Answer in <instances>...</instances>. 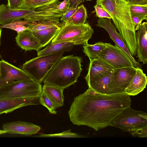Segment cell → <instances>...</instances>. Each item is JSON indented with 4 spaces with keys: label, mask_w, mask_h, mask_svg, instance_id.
<instances>
[{
    "label": "cell",
    "mask_w": 147,
    "mask_h": 147,
    "mask_svg": "<svg viewBox=\"0 0 147 147\" xmlns=\"http://www.w3.org/2000/svg\"><path fill=\"white\" fill-rule=\"evenodd\" d=\"M131 103L126 93L102 94L88 88L74 98L68 115L74 125L98 131L109 126Z\"/></svg>",
    "instance_id": "obj_1"
},
{
    "label": "cell",
    "mask_w": 147,
    "mask_h": 147,
    "mask_svg": "<svg viewBox=\"0 0 147 147\" xmlns=\"http://www.w3.org/2000/svg\"><path fill=\"white\" fill-rule=\"evenodd\" d=\"M98 5L110 15L131 55H137L136 30L126 0H97Z\"/></svg>",
    "instance_id": "obj_2"
},
{
    "label": "cell",
    "mask_w": 147,
    "mask_h": 147,
    "mask_svg": "<svg viewBox=\"0 0 147 147\" xmlns=\"http://www.w3.org/2000/svg\"><path fill=\"white\" fill-rule=\"evenodd\" d=\"M80 57L73 55L62 57L55 64L45 77L43 82L63 90L78 80L82 71Z\"/></svg>",
    "instance_id": "obj_3"
},
{
    "label": "cell",
    "mask_w": 147,
    "mask_h": 147,
    "mask_svg": "<svg viewBox=\"0 0 147 147\" xmlns=\"http://www.w3.org/2000/svg\"><path fill=\"white\" fill-rule=\"evenodd\" d=\"M94 33L93 29L87 22L81 24H65L62 26L51 42H68L74 45H83L88 43Z\"/></svg>",
    "instance_id": "obj_4"
},
{
    "label": "cell",
    "mask_w": 147,
    "mask_h": 147,
    "mask_svg": "<svg viewBox=\"0 0 147 147\" xmlns=\"http://www.w3.org/2000/svg\"><path fill=\"white\" fill-rule=\"evenodd\" d=\"M64 52L37 56L24 63L21 69L34 80L41 83Z\"/></svg>",
    "instance_id": "obj_5"
},
{
    "label": "cell",
    "mask_w": 147,
    "mask_h": 147,
    "mask_svg": "<svg viewBox=\"0 0 147 147\" xmlns=\"http://www.w3.org/2000/svg\"><path fill=\"white\" fill-rule=\"evenodd\" d=\"M42 92L40 83L33 80L19 81L0 88V98L38 97Z\"/></svg>",
    "instance_id": "obj_6"
},
{
    "label": "cell",
    "mask_w": 147,
    "mask_h": 147,
    "mask_svg": "<svg viewBox=\"0 0 147 147\" xmlns=\"http://www.w3.org/2000/svg\"><path fill=\"white\" fill-rule=\"evenodd\" d=\"M147 125V114L145 112L134 109L129 107L115 119L109 126L129 132Z\"/></svg>",
    "instance_id": "obj_7"
},
{
    "label": "cell",
    "mask_w": 147,
    "mask_h": 147,
    "mask_svg": "<svg viewBox=\"0 0 147 147\" xmlns=\"http://www.w3.org/2000/svg\"><path fill=\"white\" fill-rule=\"evenodd\" d=\"M106 47L100 57L105 60L115 69L135 67L128 56L118 46L105 43Z\"/></svg>",
    "instance_id": "obj_8"
},
{
    "label": "cell",
    "mask_w": 147,
    "mask_h": 147,
    "mask_svg": "<svg viewBox=\"0 0 147 147\" xmlns=\"http://www.w3.org/2000/svg\"><path fill=\"white\" fill-rule=\"evenodd\" d=\"M32 80L22 69L3 60L0 61V88L15 82Z\"/></svg>",
    "instance_id": "obj_9"
},
{
    "label": "cell",
    "mask_w": 147,
    "mask_h": 147,
    "mask_svg": "<svg viewBox=\"0 0 147 147\" xmlns=\"http://www.w3.org/2000/svg\"><path fill=\"white\" fill-rule=\"evenodd\" d=\"M96 26L105 29L109 37L115 44L120 48L130 58L136 67L141 68V65L137 61L131 54L121 36L117 31L115 26L111 22V19L105 18H99L97 20Z\"/></svg>",
    "instance_id": "obj_10"
},
{
    "label": "cell",
    "mask_w": 147,
    "mask_h": 147,
    "mask_svg": "<svg viewBox=\"0 0 147 147\" xmlns=\"http://www.w3.org/2000/svg\"><path fill=\"white\" fill-rule=\"evenodd\" d=\"M136 72L135 67H125L114 69L113 72L111 85L118 94L126 93L128 86Z\"/></svg>",
    "instance_id": "obj_11"
},
{
    "label": "cell",
    "mask_w": 147,
    "mask_h": 147,
    "mask_svg": "<svg viewBox=\"0 0 147 147\" xmlns=\"http://www.w3.org/2000/svg\"><path fill=\"white\" fill-rule=\"evenodd\" d=\"M40 104L39 97L16 98H0V115L22 107Z\"/></svg>",
    "instance_id": "obj_12"
},
{
    "label": "cell",
    "mask_w": 147,
    "mask_h": 147,
    "mask_svg": "<svg viewBox=\"0 0 147 147\" xmlns=\"http://www.w3.org/2000/svg\"><path fill=\"white\" fill-rule=\"evenodd\" d=\"M90 60L88 73L85 77L86 82L106 76L113 72L115 69L108 62L100 57Z\"/></svg>",
    "instance_id": "obj_13"
},
{
    "label": "cell",
    "mask_w": 147,
    "mask_h": 147,
    "mask_svg": "<svg viewBox=\"0 0 147 147\" xmlns=\"http://www.w3.org/2000/svg\"><path fill=\"white\" fill-rule=\"evenodd\" d=\"M2 127L7 133L26 136L35 134L41 129L39 126L22 121L7 123L3 125Z\"/></svg>",
    "instance_id": "obj_14"
},
{
    "label": "cell",
    "mask_w": 147,
    "mask_h": 147,
    "mask_svg": "<svg viewBox=\"0 0 147 147\" xmlns=\"http://www.w3.org/2000/svg\"><path fill=\"white\" fill-rule=\"evenodd\" d=\"M136 32L137 56L138 62L143 65L147 63V22H144L139 26Z\"/></svg>",
    "instance_id": "obj_15"
},
{
    "label": "cell",
    "mask_w": 147,
    "mask_h": 147,
    "mask_svg": "<svg viewBox=\"0 0 147 147\" xmlns=\"http://www.w3.org/2000/svg\"><path fill=\"white\" fill-rule=\"evenodd\" d=\"M16 40L18 45L26 51L33 50L38 52L42 47L39 40L29 30L18 33Z\"/></svg>",
    "instance_id": "obj_16"
},
{
    "label": "cell",
    "mask_w": 147,
    "mask_h": 147,
    "mask_svg": "<svg viewBox=\"0 0 147 147\" xmlns=\"http://www.w3.org/2000/svg\"><path fill=\"white\" fill-rule=\"evenodd\" d=\"M113 72L104 77L87 82L88 88L100 94H117L111 85Z\"/></svg>",
    "instance_id": "obj_17"
},
{
    "label": "cell",
    "mask_w": 147,
    "mask_h": 147,
    "mask_svg": "<svg viewBox=\"0 0 147 147\" xmlns=\"http://www.w3.org/2000/svg\"><path fill=\"white\" fill-rule=\"evenodd\" d=\"M136 68L135 74L125 89V93L129 96H135L144 90L147 84L146 74L141 68Z\"/></svg>",
    "instance_id": "obj_18"
},
{
    "label": "cell",
    "mask_w": 147,
    "mask_h": 147,
    "mask_svg": "<svg viewBox=\"0 0 147 147\" xmlns=\"http://www.w3.org/2000/svg\"><path fill=\"white\" fill-rule=\"evenodd\" d=\"M63 90L60 88L46 84H44L42 87V91L51 99L57 108L64 105Z\"/></svg>",
    "instance_id": "obj_19"
},
{
    "label": "cell",
    "mask_w": 147,
    "mask_h": 147,
    "mask_svg": "<svg viewBox=\"0 0 147 147\" xmlns=\"http://www.w3.org/2000/svg\"><path fill=\"white\" fill-rule=\"evenodd\" d=\"M63 25L62 23L59 25L32 32L39 40L42 47L47 45L56 36Z\"/></svg>",
    "instance_id": "obj_20"
},
{
    "label": "cell",
    "mask_w": 147,
    "mask_h": 147,
    "mask_svg": "<svg viewBox=\"0 0 147 147\" xmlns=\"http://www.w3.org/2000/svg\"><path fill=\"white\" fill-rule=\"evenodd\" d=\"M44 49L38 52V56L45 55L60 52H69L73 48L74 45L68 42L52 43L50 42Z\"/></svg>",
    "instance_id": "obj_21"
},
{
    "label": "cell",
    "mask_w": 147,
    "mask_h": 147,
    "mask_svg": "<svg viewBox=\"0 0 147 147\" xmlns=\"http://www.w3.org/2000/svg\"><path fill=\"white\" fill-rule=\"evenodd\" d=\"M105 47V43L101 41L92 45L88 43L83 45V51L89 59H94L100 57Z\"/></svg>",
    "instance_id": "obj_22"
},
{
    "label": "cell",
    "mask_w": 147,
    "mask_h": 147,
    "mask_svg": "<svg viewBox=\"0 0 147 147\" xmlns=\"http://www.w3.org/2000/svg\"><path fill=\"white\" fill-rule=\"evenodd\" d=\"M61 0H22L19 9H34L41 8L57 3Z\"/></svg>",
    "instance_id": "obj_23"
},
{
    "label": "cell",
    "mask_w": 147,
    "mask_h": 147,
    "mask_svg": "<svg viewBox=\"0 0 147 147\" xmlns=\"http://www.w3.org/2000/svg\"><path fill=\"white\" fill-rule=\"evenodd\" d=\"M60 19L55 20H44L30 22L26 25L28 30L32 32L44 30L59 25L61 24Z\"/></svg>",
    "instance_id": "obj_24"
},
{
    "label": "cell",
    "mask_w": 147,
    "mask_h": 147,
    "mask_svg": "<svg viewBox=\"0 0 147 147\" xmlns=\"http://www.w3.org/2000/svg\"><path fill=\"white\" fill-rule=\"evenodd\" d=\"M88 18L86 9L83 4H82L78 6L76 12L64 24H85L87 22Z\"/></svg>",
    "instance_id": "obj_25"
},
{
    "label": "cell",
    "mask_w": 147,
    "mask_h": 147,
    "mask_svg": "<svg viewBox=\"0 0 147 147\" xmlns=\"http://www.w3.org/2000/svg\"><path fill=\"white\" fill-rule=\"evenodd\" d=\"M30 22L25 20L19 19L14 21L11 23L5 25H1V28H5L9 29L19 33L26 30H28L26 25Z\"/></svg>",
    "instance_id": "obj_26"
},
{
    "label": "cell",
    "mask_w": 147,
    "mask_h": 147,
    "mask_svg": "<svg viewBox=\"0 0 147 147\" xmlns=\"http://www.w3.org/2000/svg\"><path fill=\"white\" fill-rule=\"evenodd\" d=\"M39 101L40 104L46 107L50 113L53 114L57 113L56 106L51 99L42 91L39 96Z\"/></svg>",
    "instance_id": "obj_27"
},
{
    "label": "cell",
    "mask_w": 147,
    "mask_h": 147,
    "mask_svg": "<svg viewBox=\"0 0 147 147\" xmlns=\"http://www.w3.org/2000/svg\"><path fill=\"white\" fill-rule=\"evenodd\" d=\"M35 137H59L68 138H83L86 137L77 133L72 132L70 129L59 133L53 134H41L33 136Z\"/></svg>",
    "instance_id": "obj_28"
},
{
    "label": "cell",
    "mask_w": 147,
    "mask_h": 147,
    "mask_svg": "<svg viewBox=\"0 0 147 147\" xmlns=\"http://www.w3.org/2000/svg\"><path fill=\"white\" fill-rule=\"evenodd\" d=\"M131 14L135 15L144 18L147 21V4L133 5L129 4Z\"/></svg>",
    "instance_id": "obj_29"
},
{
    "label": "cell",
    "mask_w": 147,
    "mask_h": 147,
    "mask_svg": "<svg viewBox=\"0 0 147 147\" xmlns=\"http://www.w3.org/2000/svg\"><path fill=\"white\" fill-rule=\"evenodd\" d=\"M129 132L133 137L147 138V125L130 131Z\"/></svg>",
    "instance_id": "obj_30"
},
{
    "label": "cell",
    "mask_w": 147,
    "mask_h": 147,
    "mask_svg": "<svg viewBox=\"0 0 147 147\" xmlns=\"http://www.w3.org/2000/svg\"><path fill=\"white\" fill-rule=\"evenodd\" d=\"M96 16L99 18H105L111 19L109 14L102 8L96 4L94 6Z\"/></svg>",
    "instance_id": "obj_31"
},
{
    "label": "cell",
    "mask_w": 147,
    "mask_h": 147,
    "mask_svg": "<svg viewBox=\"0 0 147 147\" xmlns=\"http://www.w3.org/2000/svg\"><path fill=\"white\" fill-rule=\"evenodd\" d=\"M77 8L70 6L63 15L60 18V21L64 24L74 13Z\"/></svg>",
    "instance_id": "obj_32"
},
{
    "label": "cell",
    "mask_w": 147,
    "mask_h": 147,
    "mask_svg": "<svg viewBox=\"0 0 147 147\" xmlns=\"http://www.w3.org/2000/svg\"><path fill=\"white\" fill-rule=\"evenodd\" d=\"M70 7V0H63L57 6V9L65 13Z\"/></svg>",
    "instance_id": "obj_33"
},
{
    "label": "cell",
    "mask_w": 147,
    "mask_h": 147,
    "mask_svg": "<svg viewBox=\"0 0 147 147\" xmlns=\"http://www.w3.org/2000/svg\"><path fill=\"white\" fill-rule=\"evenodd\" d=\"M132 18L135 26L136 31L137 30L140 25L145 19L140 16L134 14H131Z\"/></svg>",
    "instance_id": "obj_34"
},
{
    "label": "cell",
    "mask_w": 147,
    "mask_h": 147,
    "mask_svg": "<svg viewBox=\"0 0 147 147\" xmlns=\"http://www.w3.org/2000/svg\"><path fill=\"white\" fill-rule=\"evenodd\" d=\"M22 0H7V5L8 7L12 9H18Z\"/></svg>",
    "instance_id": "obj_35"
},
{
    "label": "cell",
    "mask_w": 147,
    "mask_h": 147,
    "mask_svg": "<svg viewBox=\"0 0 147 147\" xmlns=\"http://www.w3.org/2000/svg\"><path fill=\"white\" fill-rule=\"evenodd\" d=\"M129 4L133 5L147 4V0H126Z\"/></svg>",
    "instance_id": "obj_36"
},
{
    "label": "cell",
    "mask_w": 147,
    "mask_h": 147,
    "mask_svg": "<svg viewBox=\"0 0 147 147\" xmlns=\"http://www.w3.org/2000/svg\"><path fill=\"white\" fill-rule=\"evenodd\" d=\"M85 1V0H70V6L77 8L79 5Z\"/></svg>",
    "instance_id": "obj_37"
},
{
    "label": "cell",
    "mask_w": 147,
    "mask_h": 147,
    "mask_svg": "<svg viewBox=\"0 0 147 147\" xmlns=\"http://www.w3.org/2000/svg\"><path fill=\"white\" fill-rule=\"evenodd\" d=\"M7 133V132L4 130L0 129V134H5Z\"/></svg>",
    "instance_id": "obj_38"
},
{
    "label": "cell",
    "mask_w": 147,
    "mask_h": 147,
    "mask_svg": "<svg viewBox=\"0 0 147 147\" xmlns=\"http://www.w3.org/2000/svg\"><path fill=\"white\" fill-rule=\"evenodd\" d=\"M2 31V29L0 27V46L1 45V33Z\"/></svg>",
    "instance_id": "obj_39"
},
{
    "label": "cell",
    "mask_w": 147,
    "mask_h": 147,
    "mask_svg": "<svg viewBox=\"0 0 147 147\" xmlns=\"http://www.w3.org/2000/svg\"><path fill=\"white\" fill-rule=\"evenodd\" d=\"M92 0H85V1H91Z\"/></svg>",
    "instance_id": "obj_40"
},
{
    "label": "cell",
    "mask_w": 147,
    "mask_h": 147,
    "mask_svg": "<svg viewBox=\"0 0 147 147\" xmlns=\"http://www.w3.org/2000/svg\"></svg>",
    "instance_id": "obj_41"
}]
</instances>
